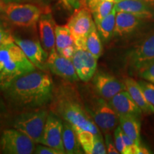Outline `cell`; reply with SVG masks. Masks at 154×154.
<instances>
[{
    "label": "cell",
    "mask_w": 154,
    "mask_h": 154,
    "mask_svg": "<svg viewBox=\"0 0 154 154\" xmlns=\"http://www.w3.org/2000/svg\"><path fill=\"white\" fill-rule=\"evenodd\" d=\"M4 91L14 106L34 109L52 99L54 84L49 75L35 70L14 79Z\"/></svg>",
    "instance_id": "obj_1"
},
{
    "label": "cell",
    "mask_w": 154,
    "mask_h": 154,
    "mask_svg": "<svg viewBox=\"0 0 154 154\" xmlns=\"http://www.w3.org/2000/svg\"><path fill=\"white\" fill-rule=\"evenodd\" d=\"M54 112L60 116L73 128L88 131L94 134H99V128L84 109L79 100L73 94H60L54 106Z\"/></svg>",
    "instance_id": "obj_2"
},
{
    "label": "cell",
    "mask_w": 154,
    "mask_h": 154,
    "mask_svg": "<svg viewBox=\"0 0 154 154\" xmlns=\"http://www.w3.org/2000/svg\"><path fill=\"white\" fill-rule=\"evenodd\" d=\"M2 10L11 24L22 28L33 27L43 14L42 8L34 4L28 3L4 4Z\"/></svg>",
    "instance_id": "obj_3"
},
{
    "label": "cell",
    "mask_w": 154,
    "mask_h": 154,
    "mask_svg": "<svg viewBox=\"0 0 154 154\" xmlns=\"http://www.w3.org/2000/svg\"><path fill=\"white\" fill-rule=\"evenodd\" d=\"M48 114L49 113L46 109H34V110L17 116L13 126L14 128L28 136L36 143H40Z\"/></svg>",
    "instance_id": "obj_4"
},
{
    "label": "cell",
    "mask_w": 154,
    "mask_h": 154,
    "mask_svg": "<svg viewBox=\"0 0 154 154\" xmlns=\"http://www.w3.org/2000/svg\"><path fill=\"white\" fill-rule=\"evenodd\" d=\"M36 143L20 131L5 130L0 138V151L6 154L34 153Z\"/></svg>",
    "instance_id": "obj_5"
},
{
    "label": "cell",
    "mask_w": 154,
    "mask_h": 154,
    "mask_svg": "<svg viewBox=\"0 0 154 154\" xmlns=\"http://www.w3.org/2000/svg\"><path fill=\"white\" fill-rule=\"evenodd\" d=\"M35 70L36 66L29 60L22 50L4 63L0 71V89L5 90L14 79Z\"/></svg>",
    "instance_id": "obj_6"
},
{
    "label": "cell",
    "mask_w": 154,
    "mask_h": 154,
    "mask_svg": "<svg viewBox=\"0 0 154 154\" xmlns=\"http://www.w3.org/2000/svg\"><path fill=\"white\" fill-rule=\"evenodd\" d=\"M153 62H154V29L140 38L130 53L128 59L130 67L137 74L140 69Z\"/></svg>",
    "instance_id": "obj_7"
},
{
    "label": "cell",
    "mask_w": 154,
    "mask_h": 154,
    "mask_svg": "<svg viewBox=\"0 0 154 154\" xmlns=\"http://www.w3.org/2000/svg\"><path fill=\"white\" fill-rule=\"evenodd\" d=\"M66 26L72 32L75 42L86 40L94 26L95 22L92 19V14L87 7L76 9Z\"/></svg>",
    "instance_id": "obj_8"
},
{
    "label": "cell",
    "mask_w": 154,
    "mask_h": 154,
    "mask_svg": "<svg viewBox=\"0 0 154 154\" xmlns=\"http://www.w3.org/2000/svg\"><path fill=\"white\" fill-rule=\"evenodd\" d=\"M92 119L98 128L106 134H110L119 122V116L116 111L103 99L96 102L95 106L90 111Z\"/></svg>",
    "instance_id": "obj_9"
},
{
    "label": "cell",
    "mask_w": 154,
    "mask_h": 154,
    "mask_svg": "<svg viewBox=\"0 0 154 154\" xmlns=\"http://www.w3.org/2000/svg\"><path fill=\"white\" fill-rule=\"evenodd\" d=\"M63 123L53 113H49L40 143L57 150L60 154H65L62 140Z\"/></svg>",
    "instance_id": "obj_10"
},
{
    "label": "cell",
    "mask_w": 154,
    "mask_h": 154,
    "mask_svg": "<svg viewBox=\"0 0 154 154\" xmlns=\"http://www.w3.org/2000/svg\"><path fill=\"white\" fill-rule=\"evenodd\" d=\"M97 59L86 49L76 48L72 61L81 80L87 82L94 76L97 68Z\"/></svg>",
    "instance_id": "obj_11"
},
{
    "label": "cell",
    "mask_w": 154,
    "mask_h": 154,
    "mask_svg": "<svg viewBox=\"0 0 154 154\" xmlns=\"http://www.w3.org/2000/svg\"><path fill=\"white\" fill-rule=\"evenodd\" d=\"M15 43L21 48L23 52L36 68L41 71H46L48 68V53L44 50L38 41L32 39H22L14 38Z\"/></svg>",
    "instance_id": "obj_12"
},
{
    "label": "cell",
    "mask_w": 154,
    "mask_h": 154,
    "mask_svg": "<svg viewBox=\"0 0 154 154\" xmlns=\"http://www.w3.org/2000/svg\"><path fill=\"white\" fill-rule=\"evenodd\" d=\"M47 66L53 74L68 82H76L79 79L72 61L59 54L57 49L48 56Z\"/></svg>",
    "instance_id": "obj_13"
},
{
    "label": "cell",
    "mask_w": 154,
    "mask_h": 154,
    "mask_svg": "<svg viewBox=\"0 0 154 154\" xmlns=\"http://www.w3.org/2000/svg\"><path fill=\"white\" fill-rule=\"evenodd\" d=\"M94 84L98 94L106 101L125 90L124 83L106 73L99 72L96 74L94 78Z\"/></svg>",
    "instance_id": "obj_14"
},
{
    "label": "cell",
    "mask_w": 154,
    "mask_h": 154,
    "mask_svg": "<svg viewBox=\"0 0 154 154\" xmlns=\"http://www.w3.org/2000/svg\"><path fill=\"white\" fill-rule=\"evenodd\" d=\"M56 26L51 13L42 14L38 20L41 44L48 54L56 50Z\"/></svg>",
    "instance_id": "obj_15"
},
{
    "label": "cell",
    "mask_w": 154,
    "mask_h": 154,
    "mask_svg": "<svg viewBox=\"0 0 154 154\" xmlns=\"http://www.w3.org/2000/svg\"><path fill=\"white\" fill-rule=\"evenodd\" d=\"M108 102L119 116H133L140 119L143 113L126 90L119 92Z\"/></svg>",
    "instance_id": "obj_16"
},
{
    "label": "cell",
    "mask_w": 154,
    "mask_h": 154,
    "mask_svg": "<svg viewBox=\"0 0 154 154\" xmlns=\"http://www.w3.org/2000/svg\"><path fill=\"white\" fill-rule=\"evenodd\" d=\"M116 10L126 11L143 20L154 19V6L140 0H123L114 5Z\"/></svg>",
    "instance_id": "obj_17"
},
{
    "label": "cell",
    "mask_w": 154,
    "mask_h": 154,
    "mask_svg": "<svg viewBox=\"0 0 154 154\" xmlns=\"http://www.w3.org/2000/svg\"><path fill=\"white\" fill-rule=\"evenodd\" d=\"M143 20L131 13L116 11L113 35L124 36L131 34L139 27Z\"/></svg>",
    "instance_id": "obj_18"
},
{
    "label": "cell",
    "mask_w": 154,
    "mask_h": 154,
    "mask_svg": "<svg viewBox=\"0 0 154 154\" xmlns=\"http://www.w3.org/2000/svg\"><path fill=\"white\" fill-rule=\"evenodd\" d=\"M124 84L125 90L128 92L133 101L141 109L143 113H145L146 114L153 113L149 104L146 101L145 96L138 82L132 78H127L125 79Z\"/></svg>",
    "instance_id": "obj_19"
},
{
    "label": "cell",
    "mask_w": 154,
    "mask_h": 154,
    "mask_svg": "<svg viewBox=\"0 0 154 154\" xmlns=\"http://www.w3.org/2000/svg\"><path fill=\"white\" fill-rule=\"evenodd\" d=\"M62 140L65 152L67 154H81L84 150L81 146L77 135L72 125L65 121L63 123Z\"/></svg>",
    "instance_id": "obj_20"
},
{
    "label": "cell",
    "mask_w": 154,
    "mask_h": 154,
    "mask_svg": "<svg viewBox=\"0 0 154 154\" xmlns=\"http://www.w3.org/2000/svg\"><path fill=\"white\" fill-rule=\"evenodd\" d=\"M119 124L123 132L125 133L138 145H140V119L133 116H119Z\"/></svg>",
    "instance_id": "obj_21"
},
{
    "label": "cell",
    "mask_w": 154,
    "mask_h": 154,
    "mask_svg": "<svg viewBox=\"0 0 154 154\" xmlns=\"http://www.w3.org/2000/svg\"><path fill=\"white\" fill-rule=\"evenodd\" d=\"M85 5L93 15L96 23L110 14L115 3L107 0H88Z\"/></svg>",
    "instance_id": "obj_22"
},
{
    "label": "cell",
    "mask_w": 154,
    "mask_h": 154,
    "mask_svg": "<svg viewBox=\"0 0 154 154\" xmlns=\"http://www.w3.org/2000/svg\"><path fill=\"white\" fill-rule=\"evenodd\" d=\"M116 10L115 7H113L110 14H108L99 22L95 23L100 36L104 41L109 40L113 35L116 24Z\"/></svg>",
    "instance_id": "obj_23"
},
{
    "label": "cell",
    "mask_w": 154,
    "mask_h": 154,
    "mask_svg": "<svg viewBox=\"0 0 154 154\" xmlns=\"http://www.w3.org/2000/svg\"><path fill=\"white\" fill-rule=\"evenodd\" d=\"M56 49L59 53L69 47L76 45L72 32L66 25L56 26Z\"/></svg>",
    "instance_id": "obj_24"
},
{
    "label": "cell",
    "mask_w": 154,
    "mask_h": 154,
    "mask_svg": "<svg viewBox=\"0 0 154 154\" xmlns=\"http://www.w3.org/2000/svg\"><path fill=\"white\" fill-rule=\"evenodd\" d=\"M86 49L96 59H99L100 56L101 55L103 47H102L101 38H100L99 32L96 29V26L92 29L91 32L86 37Z\"/></svg>",
    "instance_id": "obj_25"
},
{
    "label": "cell",
    "mask_w": 154,
    "mask_h": 154,
    "mask_svg": "<svg viewBox=\"0 0 154 154\" xmlns=\"http://www.w3.org/2000/svg\"><path fill=\"white\" fill-rule=\"evenodd\" d=\"M76 132L78 140L82 146L84 152L86 154H91L94 147V135L93 133L79 129L77 128H73Z\"/></svg>",
    "instance_id": "obj_26"
},
{
    "label": "cell",
    "mask_w": 154,
    "mask_h": 154,
    "mask_svg": "<svg viewBox=\"0 0 154 154\" xmlns=\"http://www.w3.org/2000/svg\"><path fill=\"white\" fill-rule=\"evenodd\" d=\"M141 88L146 101L151 107L152 112L154 113V84L146 80H139L138 82Z\"/></svg>",
    "instance_id": "obj_27"
},
{
    "label": "cell",
    "mask_w": 154,
    "mask_h": 154,
    "mask_svg": "<svg viewBox=\"0 0 154 154\" xmlns=\"http://www.w3.org/2000/svg\"><path fill=\"white\" fill-rule=\"evenodd\" d=\"M14 43V37L0 22V49Z\"/></svg>",
    "instance_id": "obj_28"
},
{
    "label": "cell",
    "mask_w": 154,
    "mask_h": 154,
    "mask_svg": "<svg viewBox=\"0 0 154 154\" xmlns=\"http://www.w3.org/2000/svg\"><path fill=\"white\" fill-rule=\"evenodd\" d=\"M137 74L142 79L154 84V62L140 69Z\"/></svg>",
    "instance_id": "obj_29"
},
{
    "label": "cell",
    "mask_w": 154,
    "mask_h": 154,
    "mask_svg": "<svg viewBox=\"0 0 154 154\" xmlns=\"http://www.w3.org/2000/svg\"><path fill=\"white\" fill-rule=\"evenodd\" d=\"M107 153L106 148L103 142L102 136L100 135V133L94 135V147L92 149L91 154H106Z\"/></svg>",
    "instance_id": "obj_30"
},
{
    "label": "cell",
    "mask_w": 154,
    "mask_h": 154,
    "mask_svg": "<svg viewBox=\"0 0 154 154\" xmlns=\"http://www.w3.org/2000/svg\"><path fill=\"white\" fill-rule=\"evenodd\" d=\"M122 133L123 131L121 126H118L117 128H116L114 131V143L119 153L124 154L126 146L124 143Z\"/></svg>",
    "instance_id": "obj_31"
},
{
    "label": "cell",
    "mask_w": 154,
    "mask_h": 154,
    "mask_svg": "<svg viewBox=\"0 0 154 154\" xmlns=\"http://www.w3.org/2000/svg\"><path fill=\"white\" fill-rule=\"evenodd\" d=\"M106 148L107 153L109 154H118L119 152L117 150L115 146V143H113L112 136L110 134H106Z\"/></svg>",
    "instance_id": "obj_32"
},
{
    "label": "cell",
    "mask_w": 154,
    "mask_h": 154,
    "mask_svg": "<svg viewBox=\"0 0 154 154\" xmlns=\"http://www.w3.org/2000/svg\"><path fill=\"white\" fill-rule=\"evenodd\" d=\"M34 153L36 154H60L57 150L44 144L36 146Z\"/></svg>",
    "instance_id": "obj_33"
},
{
    "label": "cell",
    "mask_w": 154,
    "mask_h": 154,
    "mask_svg": "<svg viewBox=\"0 0 154 154\" xmlns=\"http://www.w3.org/2000/svg\"><path fill=\"white\" fill-rule=\"evenodd\" d=\"M76 45L72 46V47H69L66 48V49H63L62 51H61L59 54L60 55L63 56V57L72 60L73 56H74V54L75 52V50H76Z\"/></svg>",
    "instance_id": "obj_34"
},
{
    "label": "cell",
    "mask_w": 154,
    "mask_h": 154,
    "mask_svg": "<svg viewBox=\"0 0 154 154\" xmlns=\"http://www.w3.org/2000/svg\"><path fill=\"white\" fill-rule=\"evenodd\" d=\"M63 3L68 9H79L82 5V0H62Z\"/></svg>",
    "instance_id": "obj_35"
},
{
    "label": "cell",
    "mask_w": 154,
    "mask_h": 154,
    "mask_svg": "<svg viewBox=\"0 0 154 154\" xmlns=\"http://www.w3.org/2000/svg\"><path fill=\"white\" fill-rule=\"evenodd\" d=\"M151 153V152L149 151L145 146H142L141 144L139 145V152L138 154H149Z\"/></svg>",
    "instance_id": "obj_36"
},
{
    "label": "cell",
    "mask_w": 154,
    "mask_h": 154,
    "mask_svg": "<svg viewBox=\"0 0 154 154\" xmlns=\"http://www.w3.org/2000/svg\"><path fill=\"white\" fill-rule=\"evenodd\" d=\"M4 4H8L11 2H19L22 3L23 2H26V1H31V0H0Z\"/></svg>",
    "instance_id": "obj_37"
},
{
    "label": "cell",
    "mask_w": 154,
    "mask_h": 154,
    "mask_svg": "<svg viewBox=\"0 0 154 154\" xmlns=\"http://www.w3.org/2000/svg\"><path fill=\"white\" fill-rule=\"evenodd\" d=\"M140 1L145 2L146 3H149L150 5L154 6V0H140Z\"/></svg>",
    "instance_id": "obj_38"
},
{
    "label": "cell",
    "mask_w": 154,
    "mask_h": 154,
    "mask_svg": "<svg viewBox=\"0 0 154 154\" xmlns=\"http://www.w3.org/2000/svg\"><path fill=\"white\" fill-rule=\"evenodd\" d=\"M2 126V115L1 111H0V129H1Z\"/></svg>",
    "instance_id": "obj_39"
},
{
    "label": "cell",
    "mask_w": 154,
    "mask_h": 154,
    "mask_svg": "<svg viewBox=\"0 0 154 154\" xmlns=\"http://www.w3.org/2000/svg\"><path fill=\"white\" fill-rule=\"evenodd\" d=\"M3 6H4V3H2L1 1H0V10H1V9H2Z\"/></svg>",
    "instance_id": "obj_40"
},
{
    "label": "cell",
    "mask_w": 154,
    "mask_h": 154,
    "mask_svg": "<svg viewBox=\"0 0 154 154\" xmlns=\"http://www.w3.org/2000/svg\"><path fill=\"white\" fill-rule=\"evenodd\" d=\"M121 1H123V0H115V4L116 3H118V2H121Z\"/></svg>",
    "instance_id": "obj_41"
},
{
    "label": "cell",
    "mask_w": 154,
    "mask_h": 154,
    "mask_svg": "<svg viewBox=\"0 0 154 154\" xmlns=\"http://www.w3.org/2000/svg\"><path fill=\"white\" fill-rule=\"evenodd\" d=\"M82 1H84V4H86V2L88 1V0H82Z\"/></svg>",
    "instance_id": "obj_42"
}]
</instances>
